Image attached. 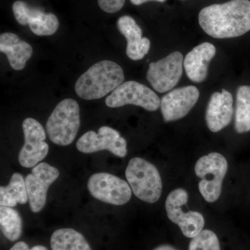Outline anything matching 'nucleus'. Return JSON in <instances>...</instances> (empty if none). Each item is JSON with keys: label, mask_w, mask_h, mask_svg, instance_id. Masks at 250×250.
<instances>
[{"label": "nucleus", "mask_w": 250, "mask_h": 250, "mask_svg": "<svg viewBox=\"0 0 250 250\" xmlns=\"http://www.w3.org/2000/svg\"><path fill=\"white\" fill-rule=\"evenodd\" d=\"M200 27L215 39H230L250 30V1L231 0L204 8L199 14Z\"/></svg>", "instance_id": "nucleus-1"}, {"label": "nucleus", "mask_w": 250, "mask_h": 250, "mask_svg": "<svg viewBox=\"0 0 250 250\" xmlns=\"http://www.w3.org/2000/svg\"><path fill=\"white\" fill-rule=\"evenodd\" d=\"M124 81V71L121 65L112 61L104 60L94 64L81 75L75 83V90L83 100H98L112 93Z\"/></svg>", "instance_id": "nucleus-2"}, {"label": "nucleus", "mask_w": 250, "mask_h": 250, "mask_svg": "<svg viewBox=\"0 0 250 250\" xmlns=\"http://www.w3.org/2000/svg\"><path fill=\"white\" fill-rule=\"evenodd\" d=\"M125 176L134 195L140 200L149 204L159 200L163 184L155 166L142 158H133L126 167Z\"/></svg>", "instance_id": "nucleus-3"}, {"label": "nucleus", "mask_w": 250, "mask_h": 250, "mask_svg": "<svg viewBox=\"0 0 250 250\" xmlns=\"http://www.w3.org/2000/svg\"><path fill=\"white\" fill-rule=\"evenodd\" d=\"M80 126V108L73 99H65L57 105L51 113L46 131L54 144L67 146L76 138Z\"/></svg>", "instance_id": "nucleus-4"}, {"label": "nucleus", "mask_w": 250, "mask_h": 250, "mask_svg": "<svg viewBox=\"0 0 250 250\" xmlns=\"http://www.w3.org/2000/svg\"><path fill=\"white\" fill-rule=\"evenodd\" d=\"M228 169V161L219 153H210L197 161L195 174L202 179L199 183V190L206 201L211 203L218 200Z\"/></svg>", "instance_id": "nucleus-5"}, {"label": "nucleus", "mask_w": 250, "mask_h": 250, "mask_svg": "<svg viewBox=\"0 0 250 250\" xmlns=\"http://www.w3.org/2000/svg\"><path fill=\"white\" fill-rule=\"evenodd\" d=\"M188 200L187 190L175 189L166 199V209L169 220L178 225L184 236L193 238L203 230L205 221L203 215L199 212H184L183 208L187 206Z\"/></svg>", "instance_id": "nucleus-6"}, {"label": "nucleus", "mask_w": 250, "mask_h": 250, "mask_svg": "<svg viewBox=\"0 0 250 250\" xmlns=\"http://www.w3.org/2000/svg\"><path fill=\"white\" fill-rule=\"evenodd\" d=\"M106 106L118 108L132 104L148 111H155L161 106V100L150 88L134 81L122 83L106 98Z\"/></svg>", "instance_id": "nucleus-7"}, {"label": "nucleus", "mask_w": 250, "mask_h": 250, "mask_svg": "<svg viewBox=\"0 0 250 250\" xmlns=\"http://www.w3.org/2000/svg\"><path fill=\"white\" fill-rule=\"evenodd\" d=\"M87 187L94 198L110 205H125L131 197L129 184L107 172H98L90 176Z\"/></svg>", "instance_id": "nucleus-8"}, {"label": "nucleus", "mask_w": 250, "mask_h": 250, "mask_svg": "<svg viewBox=\"0 0 250 250\" xmlns=\"http://www.w3.org/2000/svg\"><path fill=\"white\" fill-rule=\"evenodd\" d=\"M24 143L18 156V161L22 167H35L46 157L49 146L45 142L46 133L41 123L32 118H26L22 123Z\"/></svg>", "instance_id": "nucleus-9"}, {"label": "nucleus", "mask_w": 250, "mask_h": 250, "mask_svg": "<svg viewBox=\"0 0 250 250\" xmlns=\"http://www.w3.org/2000/svg\"><path fill=\"white\" fill-rule=\"evenodd\" d=\"M184 57L174 52L165 58L149 63L147 80L154 90L164 93L178 83L183 73Z\"/></svg>", "instance_id": "nucleus-10"}, {"label": "nucleus", "mask_w": 250, "mask_h": 250, "mask_svg": "<svg viewBox=\"0 0 250 250\" xmlns=\"http://www.w3.org/2000/svg\"><path fill=\"white\" fill-rule=\"evenodd\" d=\"M126 141L116 129L110 126H101L96 133L89 131L77 141L76 147L80 152L90 154L107 150L118 157L127 154Z\"/></svg>", "instance_id": "nucleus-11"}, {"label": "nucleus", "mask_w": 250, "mask_h": 250, "mask_svg": "<svg viewBox=\"0 0 250 250\" xmlns=\"http://www.w3.org/2000/svg\"><path fill=\"white\" fill-rule=\"evenodd\" d=\"M59 177L58 169L45 162L38 164L33 167L31 173L27 174L25 184L33 213H39L44 208L47 190Z\"/></svg>", "instance_id": "nucleus-12"}, {"label": "nucleus", "mask_w": 250, "mask_h": 250, "mask_svg": "<svg viewBox=\"0 0 250 250\" xmlns=\"http://www.w3.org/2000/svg\"><path fill=\"white\" fill-rule=\"evenodd\" d=\"M12 9L17 22L22 26L29 25L36 35L51 36L59 29V19L52 13L46 14L42 10L29 6L21 0L15 1Z\"/></svg>", "instance_id": "nucleus-13"}, {"label": "nucleus", "mask_w": 250, "mask_h": 250, "mask_svg": "<svg viewBox=\"0 0 250 250\" xmlns=\"http://www.w3.org/2000/svg\"><path fill=\"white\" fill-rule=\"evenodd\" d=\"M200 91L193 85L171 90L161 100V109L166 122L178 121L187 116L197 103Z\"/></svg>", "instance_id": "nucleus-14"}, {"label": "nucleus", "mask_w": 250, "mask_h": 250, "mask_svg": "<svg viewBox=\"0 0 250 250\" xmlns=\"http://www.w3.org/2000/svg\"><path fill=\"white\" fill-rule=\"evenodd\" d=\"M232 95L225 89L210 97L206 112V122L210 131L217 133L228 126L232 119Z\"/></svg>", "instance_id": "nucleus-15"}, {"label": "nucleus", "mask_w": 250, "mask_h": 250, "mask_svg": "<svg viewBox=\"0 0 250 250\" xmlns=\"http://www.w3.org/2000/svg\"><path fill=\"white\" fill-rule=\"evenodd\" d=\"M118 29L126 40V54L130 59L139 61L144 58L150 49V41L143 37V31L134 18L122 16L118 19Z\"/></svg>", "instance_id": "nucleus-16"}, {"label": "nucleus", "mask_w": 250, "mask_h": 250, "mask_svg": "<svg viewBox=\"0 0 250 250\" xmlns=\"http://www.w3.org/2000/svg\"><path fill=\"white\" fill-rule=\"evenodd\" d=\"M216 54L213 44L203 42L187 54L184 67L188 77L195 83H202L208 75V64Z\"/></svg>", "instance_id": "nucleus-17"}, {"label": "nucleus", "mask_w": 250, "mask_h": 250, "mask_svg": "<svg viewBox=\"0 0 250 250\" xmlns=\"http://www.w3.org/2000/svg\"><path fill=\"white\" fill-rule=\"evenodd\" d=\"M0 52L6 54L10 66L15 70H22L31 59L32 47L21 40L14 33H3L0 36Z\"/></svg>", "instance_id": "nucleus-18"}, {"label": "nucleus", "mask_w": 250, "mask_h": 250, "mask_svg": "<svg viewBox=\"0 0 250 250\" xmlns=\"http://www.w3.org/2000/svg\"><path fill=\"white\" fill-rule=\"evenodd\" d=\"M52 250H92L82 233L71 228L56 230L50 240Z\"/></svg>", "instance_id": "nucleus-19"}, {"label": "nucleus", "mask_w": 250, "mask_h": 250, "mask_svg": "<svg viewBox=\"0 0 250 250\" xmlns=\"http://www.w3.org/2000/svg\"><path fill=\"white\" fill-rule=\"evenodd\" d=\"M29 201L25 180L22 174L14 173L6 187H0V205L14 207Z\"/></svg>", "instance_id": "nucleus-20"}, {"label": "nucleus", "mask_w": 250, "mask_h": 250, "mask_svg": "<svg viewBox=\"0 0 250 250\" xmlns=\"http://www.w3.org/2000/svg\"><path fill=\"white\" fill-rule=\"evenodd\" d=\"M235 129L238 134L250 131V86L238 87L236 94Z\"/></svg>", "instance_id": "nucleus-21"}, {"label": "nucleus", "mask_w": 250, "mask_h": 250, "mask_svg": "<svg viewBox=\"0 0 250 250\" xmlns=\"http://www.w3.org/2000/svg\"><path fill=\"white\" fill-rule=\"evenodd\" d=\"M0 226L1 232L9 241H17L22 234V218L12 207H0Z\"/></svg>", "instance_id": "nucleus-22"}, {"label": "nucleus", "mask_w": 250, "mask_h": 250, "mask_svg": "<svg viewBox=\"0 0 250 250\" xmlns=\"http://www.w3.org/2000/svg\"><path fill=\"white\" fill-rule=\"evenodd\" d=\"M189 250H220L218 236L213 231L202 230L189 244Z\"/></svg>", "instance_id": "nucleus-23"}, {"label": "nucleus", "mask_w": 250, "mask_h": 250, "mask_svg": "<svg viewBox=\"0 0 250 250\" xmlns=\"http://www.w3.org/2000/svg\"><path fill=\"white\" fill-rule=\"evenodd\" d=\"M98 2L100 9L104 12L114 14L124 6L125 0H98Z\"/></svg>", "instance_id": "nucleus-24"}, {"label": "nucleus", "mask_w": 250, "mask_h": 250, "mask_svg": "<svg viewBox=\"0 0 250 250\" xmlns=\"http://www.w3.org/2000/svg\"><path fill=\"white\" fill-rule=\"evenodd\" d=\"M10 250H48L45 247L42 246H36L33 247L32 248L29 249V246L27 243L23 241L18 242L14 245Z\"/></svg>", "instance_id": "nucleus-25"}, {"label": "nucleus", "mask_w": 250, "mask_h": 250, "mask_svg": "<svg viewBox=\"0 0 250 250\" xmlns=\"http://www.w3.org/2000/svg\"><path fill=\"white\" fill-rule=\"evenodd\" d=\"M160 1V2H164L166 0H130V1H131L133 4L136 5V6L144 4V3L147 2V1Z\"/></svg>", "instance_id": "nucleus-26"}, {"label": "nucleus", "mask_w": 250, "mask_h": 250, "mask_svg": "<svg viewBox=\"0 0 250 250\" xmlns=\"http://www.w3.org/2000/svg\"><path fill=\"white\" fill-rule=\"evenodd\" d=\"M153 250H178L174 248V247L169 246V245H161V246L156 247L155 249Z\"/></svg>", "instance_id": "nucleus-27"}]
</instances>
